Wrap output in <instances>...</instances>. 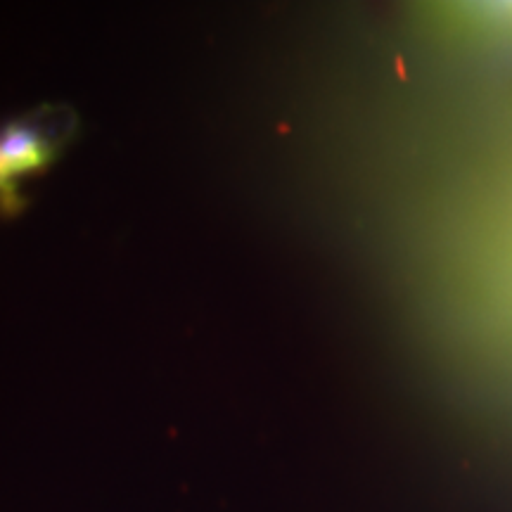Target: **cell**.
Returning a JSON list of instances; mask_svg holds the SVG:
<instances>
[{
  "label": "cell",
  "mask_w": 512,
  "mask_h": 512,
  "mask_svg": "<svg viewBox=\"0 0 512 512\" xmlns=\"http://www.w3.org/2000/svg\"><path fill=\"white\" fill-rule=\"evenodd\" d=\"M69 112L38 107L0 128V211L15 214L24 204L22 183L46 174L67 143Z\"/></svg>",
  "instance_id": "1"
}]
</instances>
